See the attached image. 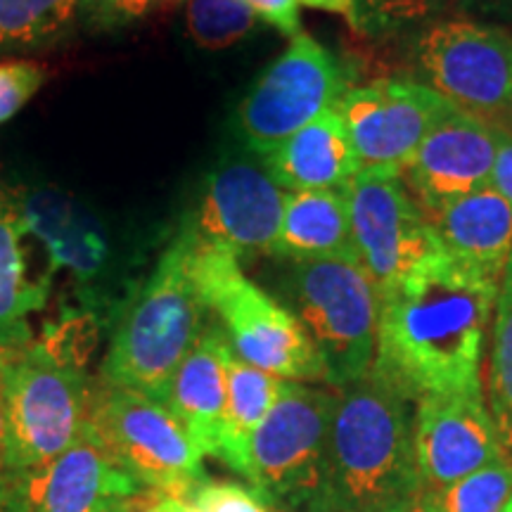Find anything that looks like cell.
Segmentation results:
<instances>
[{"label":"cell","mask_w":512,"mask_h":512,"mask_svg":"<svg viewBox=\"0 0 512 512\" xmlns=\"http://www.w3.org/2000/svg\"><path fill=\"white\" fill-rule=\"evenodd\" d=\"M380 294L373 373L418 403L482 392L498 283L441 247Z\"/></svg>","instance_id":"obj_1"},{"label":"cell","mask_w":512,"mask_h":512,"mask_svg":"<svg viewBox=\"0 0 512 512\" xmlns=\"http://www.w3.org/2000/svg\"><path fill=\"white\" fill-rule=\"evenodd\" d=\"M95 337V316L83 313L50 325L24 347L0 351V477L46 463L83 437L93 382L86 363Z\"/></svg>","instance_id":"obj_2"},{"label":"cell","mask_w":512,"mask_h":512,"mask_svg":"<svg viewBox=\"0 0 512 512\" xmlns=\"http://www.w3.org/2000/svg\"><path fill=\"white\" fill-rule=\"evenodd\" d=\"M415 403L373 370L337 392L328 444V512H380L418 501Z\"/></svg>","instance_id":"obj_3"},{"label":"cell","mask_w":512,"mask_h":512,"mask_svg":"<svg viewBox=\"0 0 512 512\" xmlns=\"http://www.w3.org/2000/svg\"><path fill=\"white\" fill-rule=\"evenodd\" d=\"M190 235L183 226L155 271L114 318L100 380L166 403L171 380L207 328V306L190 278Z\"/></svg>","instance_id":"obj_4"},{"label":"cell","mask_w":512,"mask_h":512,"mask_svg":"<svg viewBox=\"0 0 512 512\" xmlns=\"http://www.w3.org/2000/svg\"><path fill=\"white\" fill-rule=\"evenodd\" d=\"M188 266L197 294L219 320L235 356L283 380L328 387L325 363L309 332L283 302L247 278L238 256L190 238Z\"/></svg>","instance_id":"obj_5"},{"label":"cell","mask_w":512,"mask_h":512,"mask_svg":"<svg viewBox=\"0 0 512 512\" xmlns=\"http://www.w3.org/2000/svg\"><path fill=\"white\" fill-rule=\"evenodd\" d=\"M337 392L287 380L247 444L242 475L290 512H328V444Z\"/></svg>","instance_id":"obj_6"},{"label":"cell","mask_w":512,"mask_h":512,"mask_svg":"<svg viewBox=\"0 0 512 512\" xmlns=\"http://www.w3.org/2000/svg\"><path fill=\"white\" fill-rule=\"evenodd\" d=\"M283 292L323 358L330 389L339 392L370 375L380 294L356 259L292 261Z\"/></svg>","instance_id":"obj_7"},{"label":"cell","mask_w":512,"mask_h":512,"mask_svg":"<svg viewBox=\"0 0 512 512\" xmlns=\"http://www.w3.org/2000/svg\"><path fill=\"white\" fill-rule=\"evenodd\" d=\"M86 432L143 489L185 498L207 477L202 451L164 403L93 377Z\"/></svg>","instance_id":"obj_8"},{"label":"cell","mask_w":512,"mask_h":512,"mask_svg":"<svg viewBox=\"0 0 512 512\" xmlns=\"http://www.w3.org/2000/svg\"><path fill=\"white\" fill-rule=\"evenodd\" d=\"M415 74L453 107L503 126L512 102V31L479 19L425 24L411 46Z\"/></svg>","instance_id":"obj_9"},{"label":"cell","mask_w":512,"mask_h":512,"mask_svg":"<svg viewBox=\"0 0 512 512\" xmlns=\"http://www.w3.org/2000/svg\"><path fill=\"white\" fill-rule=\"evenodd\" d=\"M347 91L337 57L302 31L249 88L238 107V128L249 150L266 157L318 114L337 107Z\"/></svg>","instance_id":"obj_10"},{"label":"cell","mask_w":512,"mask_h":512,"mask_svg":"<svg viewBox=\"0 0 512 512\" xmlns=\"http://www.w3.org/2000/svg\"><path fill=\"white\" fill-rule=\"evenodd\" d=\"M344 188L356 259L380 292L437 245V233L396 171L366 169Z\"/></svg>","instance_id":"obj_11"},{"label":"cell","mask_w":512,"mask_h":512,"mask_svg":"<svg viewBox=\"0 0 512 512\" xmlns=\"http://www.w3.org/2000/svg\"><path fill=\"white\" fill-rule=\"evenodd\" d=\"M451 107L437 91L411 79L370 81L349 88L337 102L361 169L396 174L406 169L427 133Z\"/></svg>","instance_id":"obj_12"},{"label":"cell","mask_w":512,"mask_h":512,"mask_svg":"<svg viewBox=\"0 0 512 512\" xmlns=\"http://www.w3.org/2000/svg\"><path fill=\"white\" fill-rule=\"evenodd\" d=\"M287 192L266 169L230 162L209 174L195 209L183 226L197 245L233 256L273 254L285 214Z\"/></svg>","instance_id":"obj_13"},{"label":"cell","mask_w":512,"mask_h":512,"mask_svg":"<svg viewBox=\"0 0 512 512\" xmlns=\"http://www.w3.org/2000/svg\"><path fill=\"white\" fill-rule=\"evenodd\" d=\"M143 489L91 434L46 463L0 477V512H112Z\"/></svg>","instance_id":"obj_14"},{"label":"cell","mask_w":512,"mask_h":512,"mask_svg":"<svg viewBox=\"0 0 512 512\" xmlns=\"http://www.w3.org/2000/svg\"><path fill=\"white\" fill-rule=\"evenodd\" d=\"M494 162V126L451 107L422 140L401 178L432 221L448 204L489 188Z\"/></svg>","instance_id":"obj_15"},{"label":"cell","mask_w":512,"mask_h":512,"mask_svg":"<svg viewBox=\"0 0 512 512\" xmlns=\"http://www.w3.org/2000/svg\"><path fill=\"white\" fill-rule=\"evenodd\" d=\"M505 456L484 392L427 396L415 403V458L422 494Z\"/></svg>","instance_id":"obj_16"},{"label":"cell","mask_w":512,"mask_h":512,"mask_svg":"<svg viewBox=\"0 0 512 512\" xmlns=\"http://www.w3.org/2000/svg\"><path fill=\"white\" fill-rule=\"evenodd\" d=\"M17 202L29 233L46 247L50 273L64 268L93 294L112 271V238L105 223L57 188H29L19 192Z\"/></svg>","instance_id":"obj_17"},{"label":"cell","mask_w":512,"mask_h":512,"mask_svg":"<svg viewBox=\"0 0 512 512\" xmlns=\"http://www.w3.org/2000/svg\"><path fill=\"white\" fill-rule=\"evenodd\" d=\"M233 356L226 332L209 323L171 380L164 406L181 422L202 456L219 458L226 425L228 363Z\"/></svg>","instance_id":"obj_18"},{"label":"cell","mask_w":512,"mask_h":512,"mask_svg":"<svg viewBox=\"0 0 512 512\" xmlns=\"http://www.w3.org/2000/svg\"><path fill=\"white\" fill-rule=\"evenodd\" d=\"M264 159L266 174L290 192L342 188L363 171L337 107L318 114Z\"/></svg>","instance_id":"obj_19"},{"label":"cell","mask_w":512,"mask_h":512,"mask_svg":"<svg viewBox=\"0 0 512 512\" xmlns=\"http://www.w3.org/2000/svg\"><path fill=\"white\" fill-rule=\"evenodd\" d=\"M446 252L501 283L512 259V202L489 188L448 204L430 221Z\"/></svg>","instance_id":"obj_20"},{"label":"cell","mask_w":512,"mask_h":512,"mask_svg":"<svg viewBox=\"0 0 512 512\" xmlns=\"http://www.w3.org/2000/svg\"><path fill=\"white\" fill-rule=\"evenodd\" d=\"M29 238L17 195L0 188V351L34 339L29 316L48 302L50 280L29 275Z\"/></svg>","instance_id":"obj_21"},{"label":"cell","mask_w":512,"mask_h":512,"mask_svg":"<svg viewBox=\"0 0 512 512\" xmlns=\"http://www.w3.org/2000/svg\"><path fill=\"white\" fill-rule=\"evenodd\" d=\"M273 256L287 261L356 259L347 188L287 192Z\"/></svg>","instance_id":"obj_22"},{"label":"cell","mask_w":512,"mask_h":512,"mask_svg":"<svg viewBox=\"0 0 512 512\" xmlns=\"http://www.w3.org/2000/svg\"><path fill=\"white\" fill-rule=\"evenodd\" d=\"M287 380L275 377L252 363L230 356L228 363V401L226 425H223V444L219 460L230 470L242 475L247 444L256 427L271 413L275 401L283 394Z\"/></svg>","instance_id":"obj_23"},{"label":"cell","mask_w":512,"mask_h":512,"mask_svg":"<svg viewBox=\"0 0 512 512\" xmlns=\"http://www.w3.org/2000/svg\"><path fill=\"white\" fill-rule=\"evenodd\" d=\"M482 392L505 453L512 458V259L498 283L482 366Z\"/></svg>","instance_id":"obj_24"},{"label":"cell","mask_w":512,"mask_h":512,"mask_svg":"<svg viewBox=\"0 0 512 512\" xmlns=\"http://www.w3.org/2000/svg\"><path fill=\"white\" fill-rule=\"evenodd\" d=\"M79 0H0V57L55 43L76 22Z\"/></svg>","instance_id":"obj_25"},{"label":"cell","mask_w":512,"mask_h":512,"mask_svg":"<svg viewBox=\"0 0 512 512\" xmlns=\"http://www.w3.org/2000/svg\"><path fill=\"white\" fill-rule=\"evenodd\" d=\"M512 496V458L494 460L482 470L437 491L420 494L425 512H503Z\"/></svg>","instance_id":"obj_26"},{"label":"cell","mask_w":512,"mask_h":512,"mask_svg":"<svg viewBox=\"0 0 512 512\" xmlns=\"http://www.w3.org/2000/svg\"><path fill=\"white\" fill-rule=\"evenodd\" d=\"M256 17L242 0H188L185 29L202 50H226L254 31Z\"/></svg>","instance_id":"obj_27"},{"label":"cell","mask_w":512,"mask_h":512,"mask_svg":"<svg viewBox=\"0 0 512 512\" xmlns=\"http://www.w3.org/2000/svg\"><path fill=\"white\" fill-rule=\"evenodd\" d=\"M358 34L392 36L418 24L446 8V0H354Z\"/></svg>","instance_id":"obj_28"},{"label":"cell","mask_w":512,"mask_h":512,"mask_svg":"<svg viewBox=\"0 0 512 512\" xmlns=\"http://www.w3.org/2000/svg\"><path fill=\"white\" fill-rule=\"evenodd\" d=\"M183 501L192 512H290L254 486L209 477H204Z\"/></svg>","instance_id":"obj_29"},{"label":"cell","mask_w":512,"mask_h":512,"mask_svg":"<svg viewBox=\"0 0 512 512\" xmlns=\"http://www.w3.org/2000/svg\"><path fill=\"white\" fill-rule=\"evenodd\" d=\"M166 3L176 0H79L76 22L95 34H110L131 27Z\"/></svg>","instance_id":"obj_30"},{"label":"cell","mask_w":512,"mask_h":512,"mask_svg":"<svg viewBox=\"0 0 512 512\" xmlns=\"http://www.w3.org/2000/svg\"><path fill=\"white\" fill-rule=\"evenodd\" d=\"M48 72L34 60L0 62V124L15 117L46 83Z\"/></svg>","instance_id":"obj_31"},{"label":"cell","mask_w":512,"mask_h":512,"mask_svg":"<svg viewBox=\"0 0 512 512\" xmlns=\"http://www.w3.org/2000/svg\"><path fill=\"white\" fill-rule=\"evenodd\" d=\"M256 19L266 22L268 27L280 31L283 36L302 34V19H299V0H242Z\"/></svg>","instance_id":"obj_32"},{"label":"cell","mask_w":512,"mask_h":512,"mask_svg":"<svg viewBox=\"0 0 512 512\" xmlns=\"http://www.w3.org/2000/svg\"><path fill=\"white\" fill-rule=\"evenodd\" d=\"M117 512H192L183 498L164 494L155 489H138L136 494L124 498L117 505Z\"/></svg>","instance_id":"obj_33"},{"label":"cell","mask_w":512,"mask_h":512,"mask_svg":"<svg viewBox=\"0 0 512 512\" xmlns=\"http://www.w3.org/2000/svg\"><path fill=\"white\" fill-rule=\"evenodd\" d=\"M496 138V162L491 188L501 192L505 200L512 202V136L503 126H494Z\"/></svg>","instance_id":"obj_34"},{"label":"cell","mask_w":512,"mask_h":512,"mask_svg":"<svg viewBox=\"0 0 512 512\" xmlns=\"http://www.w3.org/2000/svg\"><path fill=\"white\" fill-rule=\"evenodd\" d=\"M458 8L465 15L482 19H496V22L512 24V0H446V8Z\"/></svg>","instance_id":"obj_35"},{"label":"cell","mask_w":512,"mask_h":512,"mask_svg":"<svg viewBox=\"0 0 512 512\" xmlns=\"http://www.w3.org/2000/svg\"><path fill=\"white\" fill-rule=\"evenodd\" d=\"M299 3H304L306 8L325 10V12H332V15L344 17V19H347L349 29L356 31V34H358V17H356L354 0H299Z\"/></svg>","instance_id":"obj_36"},{"label":"cell","mask_w":512,"mask_h":512,"mask_svg":"<svg viewBox=\"0 0 512 512\" xmlns=\"http://www.w3.org/2000/svg\"><path fill=\"white\" fill-rule=\"evenodd\" d=\"M380 512H425V508L420 505V498L413 503H403V505H396V508H389V510H380Z\"/></svg>","instance_id":"obj_37"},{"label":"cell","mask_w":512,"mask_h":512,"mask_svg":"<svg viewBox=\"0 0 512 512\" xmlns=\"http://www.w3.org/2000/svg\"><path fill=\"white\" fill-rule=\"evenodd\" d=\"M3 430H5V406H3V382H0V446H3Z\"/></svg>","instance_id":"obj_38"},{"label":"cell","mask_w":512,"mask_h":512,"mask_svg":"<svg viewBox=\"0 0 512 512\" xmlns=\"http://www.w3.org/2000/svg\"><path fill=\"white\" fill-rule=\"evenodd\" d=\"M503 128L512 136V102H510V107H508V114H505V119H503Z\"/></svg>","instance_id":"obj_39"},{"label":"cell","mask_w":512,"mask_h":512,"mask_svg":"<svg viewBox=\"0 0 512 512\" xmlns=\"http://www.w3.org/2000/svg\"><path fill=\"white\" fill-rule=\"evenodd\" d=\"M503 512H512V496H510V501H508V505H505V508H503Z\"/></svg>","instance_id":"obj_40"},{"label":"cell","mask_w":512,"mask_h":512,"mask_svg":"<svg viewBox=\"0 0 512 512\" xmlns=\"http://www.w3.org/2000/svg\"><path fill=\"white\" fill-rule=\"evenodd\" d=\"M112 512H117V510H112Z\"/></svg>","instance_id":"obj_41"}]
</instances>
